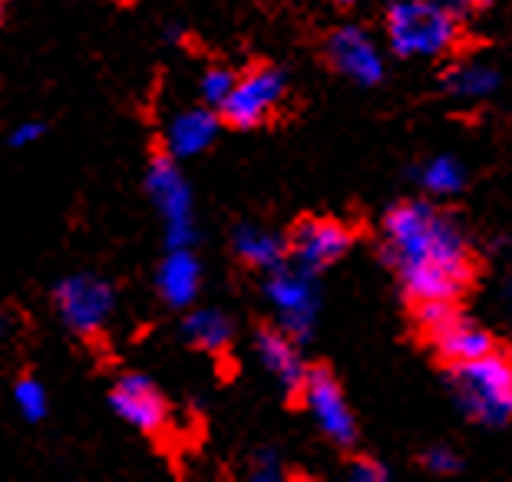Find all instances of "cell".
Returning a JSON list of instances; mask_svg holds the SVG:
<instances>
[{
    "label": "cell",
    "mask_w": 512,
    "mask_h": 482,
    "mask_svg": "<svg viewBox=\"0 0 512 482\" xmlns=\"http://www.w3.org/2000/svg\"><path fill=\"white\" fill-rule=\"evenodd\" d=\"M377 251L400 281L403 304H463L486 275L463 218L437 202H397L380 218Z\"/></svg>",
    "instance_id": "6da1fadb"
},
{
    "label": "cell",
    "mask_w": 512,
    "mask_h": 482,
    "mask_svg": "<svg viewBox=\"0 0 512 482\" xmlns=\"http://www.w3.org/2000/svg\"><path fill=\"white\" fill-rule=\"evenodd\" d=\"M384 30L397 57H463L483 47L463 10L440 0H397L387 7Z\"/></svg>",
    "instance_id": "7a4b0ae2"
},
{
    "label": "cell",
    "mask_w": 512,
    "mask_h": 482,
    "mask_svg": "<svg viewBox=\"0 0 512 482\" xmlns=\"http://www.w3.org/2000/svg\"><path fill=\"white\" fill-rule=\"evenodd\" d=\"M291 86L271 60H252L238 70L235 90L215 109L225 129L232 133H252V129H271L291 119Z\"/></svg>",
    "instance_id": "3957f363"
},
{
    "label": "cell",
    "mask_w": 512,
    "mask_h": 482,
    "mask_svg": "<svg viewBox=\"0 0 512 482\" xmlns=\"http://www.w3.org/2000/svg\"><path fill=\"white\" fill-rule=\"evenodd\" d=\"M456 400L470 420L479 423H509L512 420V347L499 344L479 360L463 367L443 370Z\"/></svg>",
    "instance_id": "277c9868"
},
{
    "label": "cell",
    "mask_w": 512,
    "mask_h": 482,
    "mask_svg": "<svg viewBox=\"0 0 512 482\" xmlns=\"http://www.w3.org/2000/svg\"><path fill=\"white\" fill-rule=\"evenodd\" d=\"M291 407H304L314 413L318 420L321 433L328 440L351 453L357 446V420H354V410L347 403L344 390H341V380L331 370V364L324 360H314V364L304 367V377L298 383V390L291 393Z\"/></svg>",
    "instance_id": "5b68a950"
},
{
    "label": "cell",
    "mask_w": 512,
    "mask_h": 482,
    "mask_svg": "<svg viewBox=\"0 0 512 482\" xmlns=\"http://www.w3.org/2000/svg\"><path fill=\"white\" fill-rule=\"evenodd\" d=\"M361 241V225L344 222L334 215H298L285 232V251H291L301 265L324 271L337 265L347 251Z\"/></svg>",
    "instance_id": "8992f818"
},
{
    "label": "cell",
    "mask_w": 512,
    "mask_h": 482,
    "mask_svg": "<svg viewBox=\"0 0 512 482\" xmlns=\"http://www.w3.org/2000/svg\"><path fill=\"white\" fill-rule=\"evenodd\" d=\"M417 337L420 347H427L433 354V364L440 370H453V367H463L470 360H479L483 354H489L493 347H499L503 341L483 327L473 317H466L463 308L446 314L443 321H437L433 327H423V331L413 334Z\"/></svg>",
    "instance_id": "52a82bcc"
},
{
    "label": "cell",
    "mask_w": 512,
    "mask_h": 482,
    "mask_svg": "<svg viewBox=\"0 0 512 482\" xmlns=\"http://www.w3.org/2000/svg\"><path fill=\"white\" fill-rule=\"evenodd\" d=\"M53 308L63 317V324L70 327L83 341H103L106 321L113 314V288L100 278H63L53 288Z\"/></svg>",
    "instance_id": "ba28073f"
},
{
    "label": "cell",
    "mask_w": 512,
    "mask_h": 482,
    "mask_svg": "<svg viewBox=\"0 0 512 482\" xmlns=\"http://www.w3.org/2000/svg\"><path fill=\"white\" fill-rule=\"evenodd\" d=\"M110 407L149 440H162L172 426V407L156 383L146 374H123L110 387Z\"/></svg>",
    "instance_id": "9c48e42d"
},
{
    "label": "cell",
    "mask_w": 512,
    "mask_h": 482,
    "mask_svg": "<svg viewBox=\"0 0 512 482\" xmlns=\"http://www.w3.org/2000/svg\"><path fill=\"white\" fill-rule=\"evenodd\" d=\"M318 60L337 76L354 83H377L384 76L374 43L357 27H331L318 40Z\"/></svg>",
    "instance_id": "30bf717a"
},
{
    "label": "cell",
    "mask_w": 512,
    "mask_h": 482,
    "mask_svg": "<svg viewBox=\"0 0 512 482\" xmlns=\"http://www.w3.org/2000/svg\"><path fill=\"white\" fill-rule=\"evenodd\" d=\"M255 347L261 360L268 364V370H275L278 380L285 383V387L294 393L298 390V383L304 377V360L298 354V344L291 341V334L285 331V327H275L268 321H258L255 324Z\"/></svg>",
    "instance_id": "8fae6325"
},
{
    "label": "cell",
    "mask_w": 512,
    "mask_h": 482,
    "mask_svg": "<svg viewBox=\"0 0 512 482\" xmlns=\"http://www.w3.org/2000/svg\"><path fill=\"white\" fill-rule=\"evenodd\" d=\"M182 334L195 350H205V354H212V357H225L228 347H232V324H228V317L219 311L192 314L189 321H185Z\"/></svg>",
    "instance_id": "7c38bea8"
},
{
    "label": "cell",
    "mask_w": 512,
    "mask_h": 482,
    "mask_svg": "<svg viewBox=\"0 0 512 482\" xmlns=\"http://www.w3.org/2000/svg\"><path fill=\"white\" fill-rule=\"evenodd\" d=\"M222 126V119L215 109H192L176 119L172 126V152H199L212 142L215 129Z\"/></svg>",
    "instance_id": "4fadbf2b"
},
{
    "label": "cell",
    "mask_w": 512,
    "mask_h": 482,
    "mask_svg": "<svg viewBox=\"0 0 512 482\" xmlns=\"http://www.w3.org/2000/svg\"><path fill=\"white\" fill-rule=\"evenodd\" d=\"M162 294L172 301V304H185L192 298L195 291V265L189 255H176L162 268Z\"/></svg>",
    "instance_id": "5bb4252c"
},
{
    "label": "cell",
    "mask_w": 512,
    "mask_h": 482,
    "mask_svg": "<svg viewBox=\"0 0 512 482\" xmlns=\"http://www.w3.org/2000/svg\"><path fill=\"white\" fill-rule=\"evenodd\" d=\"M14 400H17L20 413H24L30 423H37V420H43V416H47V390L40 387L37 377H30V374L17 377V383H14Z\"/></svg>",
    "instance_id": "9a60e30c"
},
{
    "label": "cell",
    "mask_w": 512,
    "mask_h": 482,
    "mask_svg": "<svg viewBox=\"0 0 512 482\" xmlns=\"http://www.w3.org/2000/svg\"><path fill=\"white\" fill-rule=\"evenodd\" d=\"M235 83H238V70H228V67L205 70V76H202V100L209 103L212 109H219L225 103V96L235 90Z\"/></svg>",
    "instance_id": "2e32d148"
},
{
    "label": "cell",
    "mask_w": 512,
    "mask_h": 482,
    "mask_svg": "<svg viewBox=\"0 0 512 482\" xmlns=\"http://www.w3.org/2000/svg\"><path fill=\"white\" fill-rule=\"evenodd\" d=\"M347 466H351V473L357 476V479H374V482H380V479H387V469L377 463V459H370V456H364V453H347Z\"/></svg>",
    "instance_id": "e0dca14e"
},
{
    "label": "cell",
    "mask_w": 512,
    "mask_h": 482,
    "mask_svg": "<svg viewBox=\"0 0 512 482\" xmlns=\"http://www.w3.org/2000/svg\"><path fill=\"white\" fill-rule=\"evenodd\" d=\"M43 133H47V126H43L40 119H34V123H20L14 133L7 136V146L10 149H24V146H30V142H37Z\"/></svg>",
    "instance_id": "ac0fdd59"
},
{
    "label": "cell",
    "mask_w": 512,
    "mask_h": 482,
    "mask_svg": "<svg viewBox=\"0 0 512 482\" xmlns=\"http://www.w3.org/2000/svg\"><path fill=\"white\" fill-rule=\"evenodd\" d=\"M486 7H493V0H466V17H470V14H483Z\"/></svg>",
    "instance_id": "d6986e66"
},
{
    "label": "cell",
    "mask_w": 512,
    "mask_h": 482,
    "mask_svg": "<svg viewBox=\"0 0 512 482\" xmlns=\"http://www.w3.org/2000/svg\"><path fill=\"white\" fill-rule=\"evenodd\" d=\"M328 4H334L337 10H347V7H354L357 0H328Z\"/></svg>",
    "instance_id": "ffe728a7"
},
{
    "label": "cell",
    "mask_w": 512,
    "mask_h": 482,
    "mask_svg": "<svg viewBox=\"0 0 512 482\" xmlns=\"http://www.w3.org/2000/svg\"><path fill=\"white\" fill-rule=\"evenodd\" d=\"M440 4H446V7H456V10H463V14H466V0H440Z\"/></svg>",
    "instance_id": "44dd1931"
},
{
    "label": "cell",
    "mask_w": 512,
    "mask_h": 482,
    "mask_svg": "<svg viewBox=\"0 0 512 482\" xmlns=\"http://www.w3.org/2000/svg\"><path fill=\"white\" fill-rule=\"evenodd\" d=\"M4 7H7V0H0V24H4Z\"/></svg>",
    "instance_id": "7402d4cb"
}]
</instances>
